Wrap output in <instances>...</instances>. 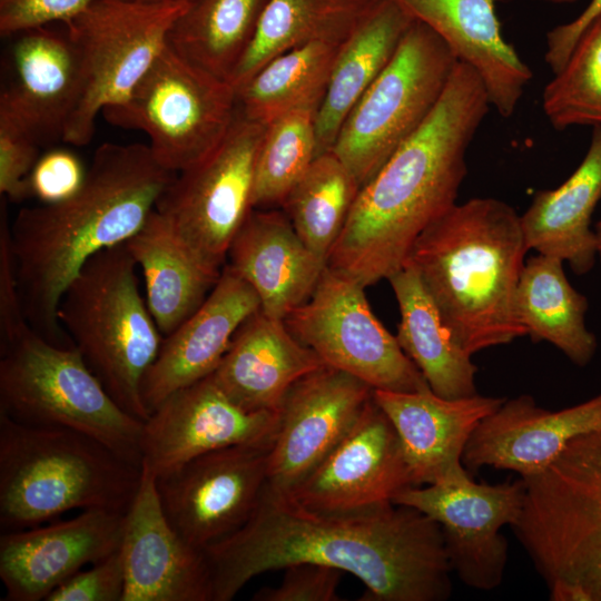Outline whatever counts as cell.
Here are the masks:
<instances>
[{
	"label": "cell",
	"mask_w": 601,
	"mask_h": 601,
	"mask_svg": "<svg viewBox=\"0 0 601 601\" xmlns=\"http://www.w3.org/2000/svg\"><path fill=\"white\" fill-rule=\"evenodd\" d=\"M189 4L93 0L65 23L78 61L80 92L62 141H91L98 115L127 99Z\"/></svg>",
	"instance_id": "10"
},
{
	"label": "cell",
	"mask_w": 601,
	"mask_h": 601,
	"mask_svg": "<svg viewBox=\"0 0 601 601\" xmlns=\"http://www.w3.org/2000/svg\"><path fill=\"white\" fill-rule=\"evenodd\" d=\"M128 1L145 2V3H165V2H187V3H191L195 0H128Z\"/></svg>",
	"instance_id": "47"
},
{
	"label": "cell",
	"mask_w": 601,
	"mask_h": 601,
	"mask_svg": "<svg viewBox=\"0 0 601 601\" xmlns=\"http://www.w3.org/2000/svg\"><path fill=\"white\" fill-rule=\"evenodd\" d=\"M268 0H195L173 23L167 43L181 58L229 81L248 50Z\"/></svg>",
	"instance_id": "34"
},
{
	"label": "cell",
	"mask_w": 601,
	"mask_h": 601,
	"mask_svg": "<svg viewBox=\"0 0 601 601\" xmlns=\"http://www.w3.org/2000/svg\"><path fill=\"white\" fill-rule=\"evenodd\" d=\"M415 486L401 440L374 397L324 461L287 493L318 512L366 511Z\"/></svg>",
	"instance_id": "16"
},
{
	"label": "cell",
	"mask_w": 601,
	"mask_h": 601,
	"mask_svg": "<svg viewBox=\"0 0 601 601\" xmlns=\"http://www.w3.org/2000/svg\"><path fill=\"white\" fill-rule=\"evenodd\" d=\"M282 582L264 587L253 595L255 601H338L342 572L323 564L303 562L283 569Z\"/></svg>",
	"instance_id": "39"
},
{
	"label": "cell",
	"mask_w": 601,
	"mask_h": 601,
	"mask_svg": "<svg viewBox=\"0 0 601 601\" xmlns=\"http://www.w3.org/2000/svg\"><path fill=\"white\" fill-rule=\"evenodd\" d=\"M39 145L22 129L0 117V193L19 203L31 196L29 176Z\"/></svg>",
	"instance_id": "40"
},
{
	"label": "cell",
	"mask_w": 601,
	"mask_h": 601,
	"mask_svg": "<svg viewBox=\"0 0 601 601\" xmlns=\"http://www.w3.org/2000/svg\"><path fill=\"white\" fill-rule=\"evenodd\" d=\"M362 380L325 365L296 381L277 412L268 485L289 492L344 439L373 396Z\"/></svg>",
	"instance_id": "17"
},
{
	"label": "cell",
	"mask_w": 601,
	"mask_h": 601,
	"mask_svg": "<svg viewBox=\"0 0 601 601\" xmlns=\"http://www.w3.org/2000/svg\"><path fill=\"white\" fill-rule=\"evenodd\" d=\"M373 397L395 427L415 486L459 472L477 424L505 398L474 394L445 398L430 387L416 392L374 390Z\"/></svg>",
	"instance_id": "24"
},
{
	"label": "cell",
	"mask_w": 601,
	"mask_h": 601,
	"mask_svg": "<svg viewBox=\"0 0 601 601\" xmlns=\"http://www.w3.org/2000/svg\"><path fill=\"white\" fill-rule=\"evenodd\" d=\"M601 427V393L573 406L546 410L526 394L504 400L472 433L466 470L492 466L526 479L543 472L577 436Z\"/></svg>",
	"instance_id": "21"
},
{
	"label": "cell",
	"mask_w": 601,
	"mask_h": 601,
	"mask_svg": "<svg viewBox=\"0 0 601 601\" xmlns=\"http://www.w3.org/2000/svg\"><path fill=\"white\" fill-rule=\"evenodd\" d=\"M490 108L479 75L457 61L431 115L361 187L327 265L365 288L401 269L422 231L456 204Z\"/></svg>",
	"instance_id": "2"
},
{
	"label": "cell",
	"mask_w": 601,
	"mask_h": 601,
	"mask_svg": "<svg viewBox=\"0 0 601 601\" xmlns=\"http://www.w3.org/2000/svg\"><path fill=\"white\" fill-rule=\"evenodd\" d=\"M141 467L120 546L122 601H210L204 550L189 544L171 526L161 509L155 473L145 464Z\"/></svg>",
	"instance_id": "20"
},
{
	"label": "cell",
	"mask_w": 601,
	"mask_h": 601,
	"mask_svg": "<svg viewBox=\"0 0 601 601\" xmlns=\"http://www.w3.org/2000/svg\"><path fill=\"white\" fill-rule=\"evenodd\" d=\"M236 111V90L228 81L188 62L167 43L127 99L102 114L111 125L145 132L157 161L179 173L215 150Z\"/></svg>",
	"instance_id": "11"
},
{
	"label": "cell",
	"mask_w": 601,
	"mask_h": 601,
	"mask_svg": "<svg viewBox=\"0 0 601 601\" xmlns=\"http://www.w3.org/2000/svg\"><path fill=\"white\" fill-rule=\"evenodd\" d=\"M563 264L543 254L524 263L515 292V313L533 342H549L573 364L585 366L595 355L598 341L585 325L589 300L570 284Z\"/></svg>",
	"instance_id": "32"
},
{
	"label": "cell",
	"mask_w": 601,
	"mask_h": 601,
	"mask_svg": "<svg viewBox=\"0 0 601 601\" xmlns=\"http://www.w3.org/2000/svg\"><path fill=\"white\" fill-rule=\"evenodd\" d=\"M528 250L521 215L503 200L476 197L431 223L406 262L453 338L473 355L526 336L514 299Z\"/></svg>",
	"instance_id": "4"
},
{
	"label": "cell",
	"mask_w": 601,
	"mask_h": 601,
	"mask_svg": "<svg viewBox=\"0 0 601 601\" xmlns=\"http://www.w3.org/2000/svg\"><path fill=\"white\" fill-rule=\"evenodd\" d=\"M277 423V411L244 410L210 374L150 413L142 424V464L157 476L210 451L269 441Z\"/></svg>",
	"instance_id": "18"
},
{
	"label": "cell",
	"mask_w": 601,
	"mask_h": 601,
	"mask_svg": "<svg viewBox=\"0 0 601 601\" xmlns=\"http://www.w3.org/2000/svg\"><path fill=\"white\" fill-rule=\"evenodd\" d=\"M227 257L258 295L260 311L283 321L311 297L327 265L300 239L285 211L276 208H254Z\"/></svg>",
	"instance_id": "26"
},
{
	"label": "cell",
	"mask_w": 601,
	"mask_h": 601,
	"mask_svg": "<svg viewBox=\"0 0 601 601\" xmlns=\"http://www.w3.org/2000/svg\"><path fill=\"white\" fill-rule=\"evenodd\" d=\"M534 1H541V2H546V3H552V4H571L578 0H534Z\"/></svg>",
	"instance_id": "48"
},
{
	"label": "cell",
	"mask_w": 601,
	"mask_h": 601,
	"mask_svg": "<svg viewBox=\"0 0 601 601\" xmlns=\"http://www.w3.org/2000/svg\"><path fill=\"white\" fill-rule=\"evenodd\" d=\"M364 290L359 283L326 265L311 297L284 322L326 365L373 390L416 392L430 387L396 336L375 316Z\"/></svg>",
	"instance_id": "13"
},
{
	"label": "cell",
	"mask_w": 601,
	"mask_h": 601,
	"mask_svg": "<svg viewBox=\"0 0 601 601\" xmlns=\"http://www.w3.org/2000/svg\"><path fill=\"white\" fill-rule=\"evenodd\" d=\"M345 40H314L276 56L236 90L237 111L267 125L292 110H318Z\"/></svg>",
	"instance_id": "33"
},
{
	"label": "cell",
	"mask_w": 601,
	"mask_h": 601,
	"mask_svg": "<svg viewBox=\"0 0 601 601\" xmlns=\"http://www.w3.org/2000/svg\"><path fill=\"white\" fill-rule=\"evenodd\" d=\"M387 280L401 316L396 339L430 388L445 398L476 394L472 355L453 338L416 269L405 262Z\"/></svg>",
	"instance_id": "31"
},
{
	"label": "cell",
	"mask_w": 601,
	"mask_h": 601,
	"mask_svg": "<svg viewBox=\"0 0 601 601\" xmlns=\"http://www.w3.org/2000/svg\"><path fill=\"white\" fill-rule=\"evenodd\" d=\"M600 198L601 126H595L572 175L554 189L535 193L521 215L528 249L562 259L577 275L588 274L598 259L591 218Z\"/></svg>",
	"instance_id": "28"
},
{
	"label": "cell",
	"mask_w": 601,
	"mask_h": 601,
	"mask_svg": "<svg viewBox=\"0 0 601 601\" xmlns=\"http://www.w3.org/2000/svg\"><path fill=\"white\" fill-rule=\"evenodd\" d=\"M316 114L314 108L296 109L266 125L255 164V209L282 207L318 156Z\"/></svg>",
	"instance_id": "37"
},
{
	"label": "cell",
	"mask_w": 601,
	"mask_h": 601,
	"mask_svg": "<svg viewBox=\"0 0 601 601\" xmlns=\"http://www.w3.org/2000/svg\"><path fill=\"white\" fill-rule=\"evenodd\" d=\"M266 125L236 111L221 142L176 174L155 210L204 263L221 270L253 207L254 173Z\"/></svg>",
	"instance_id": "12"
},
{
	"label": "cell",
	"mask_w": 601,
	"mask_h": 601,
	"mask_svg": "<svg viewBox=\"0 0 601 601\" xmlns=\"http://www.w3.org/2000/svg\"><path fill=\"white\" fill-rule=\"evenodd\" d=\"M9 63L0 117L39 146L62 140L80 92L78 61L68 36L43 27L23 31L11 47Z\"/></svg>",
	"instance_id": "23"
},
{
	"label": "cell",
	"mask_w": 601,
	"mask_h": 601,
	"mask_svg": "<svg viewBox=\"0 0 601 601\" xmlns=\"http://www.w3.org/2000/svg\"><path fill=\"white\" fill-rule=\"evenodd\" d=\"M523 481L522 511L511 528L550 584V600L601 601V427L573 439Z\"/></svg>",
	"instance_id": "6"
},
{
	"label": "cell",
	"mask_w": 601,
	"mask_h": 601,
	"mask_svg": "<svg viewBox=\"0 0 601 601\" xmlns=\"http://www.w3.org/2000/svg\"><path fill=\"white\" fill-rule=\"evenodd\" d=\"M457 61L433 30L412 22L390 63L348 112L332 149L361 187L431 115Z\"/></svg>",
	"instance_id": "9"
},
{
	"label": "cell",
	"mask_w": 601,
	"mask_h": 601,
	"mask_svg": "<svg viewBox=\"0 0 601 601\" xmlns=\"http://www.w3.org/2000/svg\"><path fill=\"white\" fill-rule=\"evenodd\" d=\"M273 439L210 451L156 476L161 509L184 540L205 550L247 522L268 483Z\"/></svg>",
	"instance_id": "15"
},
{
	"label": "cell",
	"mask_w": 601,
	"mask_h": 601,
	"mask_svg": "<svg viewBox=\"0 0 601 601\" xmlns=\"http://www.w3.org/2000/svg\"><path fill=\"white\" fill-rule=\"evenodd\" d=\"M258 309L254 288L226 264L204 303L162 338L141 385L149 413L176 391L213 374L240 325Z\"/></svg>",
	"instance_id": "22"
},
{
	"label": "cell",
	"mask_w": 601,
	"mask_h": 601,
	"mask_svg": "<svg viewBox=\"0 0 601 601\" xmlns=\"http://www.w3.org/2000/svg\"><path fill=\"white\" fill-rule=\"evenodd\" d=\"M524 481L476 483L465 467L433 484L410 486L393 500L434 520L452 571L470 588L489 591L504 577L509 545L501 529L519 519Z\"/></svg>",
	"instance_id": "14"
},
{
	"label": "cell",
	"mask_w": 601,
	"mask_h": 601,
	"mask_svg": "<svg viewBox=\"0 0 601 601\" xmlns=\"http://www.w3.org/2000/svg\"><path fill=\"white\" fill-rule=\"evenodd\" d=\"M93 0H0V33L4 37L63 23L83 11Z\"/></svg>",
	"instance_id": "44"
},
{
	"label": "cell",
	"mask_w": 601,
	"mask_h": 601,
	"mask_svg": "<svg viewBox=\"0 0 601 601\" xmlns=\"http://www.w3.org/2000/svg\"><path fill=\"white\" fill-rule=\"evenodd\" d=\"M127 513L82 510L75 518L0 536L6 601H40L60 584L120 549Z\"/></svg>",
	"instance_id": "19"
},
{
	"label": "cell",
	"mask_w": 601,
	"mask_h": 601,
	"mask_svg": "<svg viewBox=\"0 0 601 601\" xmlns=\"http://www.w3.org/2000/svg\"><path fill=\"white\" fill-rule=\"evenodd\" d=\"M125 244L141 268L146 302L162 336L204 303L223 270L195 255L155 209Z\"/></svg>",
	"instance_id": "30"
},
{
	"label": "cell",
	"mask_w": 601,
	"mask_h": 601,
	"mask_svg": "<svg viewBox=\"0 0 601 601\" xmlns=\"http://www.w3.org/2000/svg\"><path fill=\"white\" fill-rule=\"evenodd\" d=\"M541 105L555 130L601 126V14L583 31L563 67L546 83Z\"/></svg>",
	"instance_id": "38"
},
{
	"label": "cell",
	"mask_w": 601,
	"mask_h": 601,
	"mask_svg": "<svg viewBox=\"0 0 601 601\" xmlns=\"http://www.w3.org/2000/svg\"><path fill=\"white\" fill-rule=\"evenodd\" d=\"M600 14L601 0H590L575 19L559 24L546 33L544 60L552 73L563 67L583 31Z\"/></svg>",
	"instance_id": "45"
},
{
	"label": "cell",
	"mask_w": 601,
	"mask_h": 601,
	"mask_svg": "<svg viewBox=\"0 0 601 601\" xmlns=\"http://www.w3.org/2000/svg\"><path fill=\"white\" fill-rule=\"evenodd\" d=\"M374 0H268L229 83L239 89L276 56L321 39H346Z\"/></svg>",
	"instance_id": "35"
},
{
	"label": "cell",
	"mask_w": 601,
	"mask_h": 601,
	"mask_svg": "<svg viewBox=\"0 0 601 601\" xmlns=\"http://www.w3.org/2000/svg\"><path fill=\"white\" fill-rule=\"evenodd\" d=\"M414 19L394 0H374L344 41L316 114L317 154L333 149L351 109L394 57Z\"/></svg>",
	"instance_id": "29"
},
{
	"label": "cell",
	"mask_w": 601,
	"mask_h": 601,
	"mask_svg": "<svg viewBox=\"0 0 601 601\" xmlns=\"http://www.w3.org/2000/svg\"><path fill=\"white\" fill-rule=\"evenodd\" d=\"M359 189L351 169L329 150L315 158L280 208L305 245L327 263Z\"/></svg>",
	"instance_id": "36"
},
{
	"label": "cell",
	"mask_w": 601,
	"mask_h": 601,
	"mask_svg": "<svg viewBox=\"0 0 601 601\" xmlns=\"http://www.w3.org/2000/svg\"><path fill=\"white\" fill-rule=\"evenodd\" d=\"M0 413L78 431L142 465L144 422L111 398L76 347L55 345L31 327L0 346Z\"/></svg>",
	"instance_id": "8"
},
{
	"label": "cell",
	"mask_w": 601,
	"mask_h": 601,
	"mask_svg": "<svg viewBox=\"0 0 601 601\" xmlns=\"http://www.w3.org/2000/svg\"><path fill=\"white\" fill-rule=\"evenodd\" d=\"M141 466L87 434L0 413V525L32 528L75 509L127 513Z\"/></svg>",
	"instance_id": "5"
},
{
	"label": "cell",
	"mask_w": 601,
	"mask_h": 601,
	"mask_svg": "<svg viewBox=\"0 0 601 601\" xmlns=\"http://www.w3.org/2000/svg\"><path fill=\"white\" fill-rule=\"evenodd\" d=\"M325 365L283 319L258 309L240 325L213 376L244 410L277 411L296 381Z\"/></svg>",
	"instance_id": "27"
},
{
	"label": "cell",
	"mask_w": 601,
	"mask_h": 601,
	"mask_svg": "<svg viewBox=\"0 0 601 601\" xmlns=\"http://www.w3.org/2000/svg\"><path fill=\"white\" fill-rule=\"evenodd\" d=\"M125 569L120 549L80 570L56 590L46 601H122Z\"/></svg>",
	"instance_id": "41"
},
{
	"label": "cell",
	"mask_w": 601,
	"mask_h": 601,
	"mask_svg": "<svg viewBox=\"0 0 601 601\" xmlns=\"http://www.w3.org/2000/svg\"><path fill=\"white\" fill-rule=\"evenodd\" d=\"M594 235L597 243V258L601 264V219L595 224Z\"/></svg>",
	"instance_id": "46"
},
{
	"label": "cell",
	"mask_w": 601,
	"mask_h": 601,
	"mask_svg": "<svg viewBox=\"0 0 601 601\" xmlns=\"http://www.w3.org/2000/svg\"><path fill=\"white\" fill-rule=\"evenodd\" d=\"M481 78L491 107L511 117L533 73L504 39L495 0H394Z\"/></svg>",
	"instance_id": "25"
},
{
	"label": "cell",
	"mask_w": 601,
	"mask_h": 601,
	"mask_svg": "<svg viewBox=\"0 0 601 601\" xmlns=\"http://www.w3.org/2000/svg\"><path fill=\"white\" fill-rule=\"evenodd\" d=\"M30 327L21 305L11 250L10 220L2 200L0 211V346L12 342Z\"/></svg>",
	"instance_id": "43"
},
{
	"label": "cell",
	"mask_w": 601,
	"mask_h": 601,
	"mask_svg": "<svg viewBox=\"0 0 601 601\" xmlns=\"http://www.w3.org/2000/svg\"><path fill=\"white\" fill-rule=\"evenodd\" d=\"M86 170L72 152L52 150L38 159L29 176L31 196L42 204L63 200L79 189Z\"/></svg>",
	"instance_id": "42"
},
{
	"label": "cell",
	"mask_w": 601,
	"mask_h": 601,
	"mask_svg": "<svg viewBox=\"0 0 601 601\" xmlns=\"http://www.w3.org/2000/svg\"><path fill=\"white\" fill-rule=\"evenodd\" d=\"M176 174L149 145L105 142L73 195L18 211L10 220L11 250L32 329L55 345L75 346L57 318L65 289L89 258L142 227Z\"/></svg>",
	"instance_id": "3"
},
{
	"label": "cell",
	"mask_w": 601,
	"mask_h": 601,
	"mask_svg": "<svg viewBox=\"0 0 601 601\" xmlns=\"http://www.w3.org/2000/svg\"><path fill=\"white\" fill-rule=\"evenodd\" d=\"M137 267L125 243L97 253L65 289L57 318L111 398L145 422L150 413L141 385L164 337Z\"/></svg>",
	"instance_id": "7"
},
{
	"label": "cell",
	"mask_w": 601,
	"mask_h": 601,
	"mask_svg": "<svg viewBox=\"0 0 601 601\" xmlns=\"http://www.w3.org/2000/svg\"><path fill=\"white\" fill-rule=\"evenodd\" d=\"M204 552L210 601H230L256 575L303 562L356 577L365 587L361 601H444L452 593L441 526L394 502L318 512L267 483L247 522Z\"/></svg>",
	"instance_id": "1"
}]
</instances>
